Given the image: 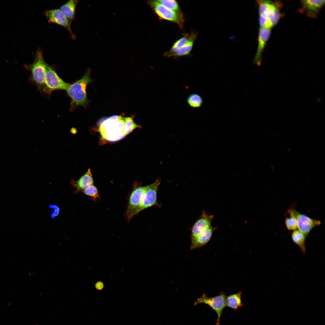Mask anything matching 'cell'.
I'll use <instances>...</instances> for the list:
<instances>
[{
    "label": "cell",
    "mask_w": 325,
    "mask_h": 325,
    "mask_svg": "<svg viewBox=\"0 0 325 325\" xmlns=\"http://www.w3.org/2000/svg\"><path fill=\"white\" fill-rule=\"evenodd\" d=\"M91 70L88 68L85 73L80 79L70 83L66 90L67 96L71 99L70 111L73 112L78 106H81L86 108L88 106L89 102L87 98L86 88L88 84L92 81L90 78Z\"/></svg>",
    "instance_id": "6da1fadb"
},
{
    "label": "cell",
    "mask_w": 325,
    "mask_h": 325,
    "mask_svg": "<svg viewBox=\"0 0 325 325\" xmlns=\"http://www.w3.org/2000/svg\"><path fill=\"white\" fill-rule=\"evenodd\" d=\"M259 23L260 27L271 29L278 22L282 16L283 5L279 1L258 0Z\"/></svg>",
    "instance_id": "7a4b0ae2"
},
{
    "label": "cell",
    "mask_w": 325,
    "mask_h": 325,
    "mask_svg": "<svg viewBox=\"0 0 325 325\" xmlns=\"http://www.w3.org/2000/svg\"><path fill=\"white\" fill-rule=\"evenodd\" d=\"M125 118L121 116L114 115L104 120L99 128L102 137L108 141H115L125 136L124 131Z\"/></svg>",
    "instance_id": "3957f363"
},
{
    "label": "cell",
    "mask_w": 325,
    "mask_h": 325,
    "mask_svg": "<svg viewBox=\"0 0 325 325\" xmlns=\"http://www.w3.org/2000/svg\"><path fill=\"white\" fill-rule=\"evenodd\" d=\"M46 64L43 58L42 49L39 48L33 63L24 67L30 71L31 80L41 93L49 95L45 81Z\"/></svg>",
    "instance_id": "277c9868"
},
{
    "label": "cell",
    "mask_w": 325,
    "mask_h": 325,
    "mask_svg": "<svg viewBox=\"0 0 325 325\" xmlns=\"http://www.w3.org/2000/svg\"><path fill=\"white\" fill-rule=\"evenodd\" d=\"M147 3L160 19L174 23L181 29L183 28L185 20L181 11H175L168 9L155 0L148 1Z\"/></svg>",
    "instance_id": "5b68a950"
},
{
    "label": "cell",
    "mask_w": 325,
    "mask_h": 325,
    "mask_svg": "<svg viewBox=\"0 0 325 325\" xmlns=\"http://www.w3.org/2000/svg\"><path fill=\"white\" fill-rule=\"evenodd\" d=\"M45 81L49 95L55 90H65L70 83L64 81L58 76L55 67L46 64Z\"/></svg>",
    "instance_id": "8992f818"
},
{
    "label": "cell",
    "mask_w": 325,
    "mask_h": 325,
    "mask_svg": "<svg viewBox=\"0 0 325 325\" xmlns=\"http://www.w3.org/2000/svg\"><path fill=\"white\" fill-rule=\"evenodd\" d=\"M227 296L223 292H221L219 294L215 296L209 297L206 294H203L200 298L195 301L194 305L203 303L210 306L216 312L217 315V319L216 322V325L220 324L221 316L226 306V299Z\"/></svg>",
    "instance_id": "52a82bcc"
},
{
    "label": "cell",
    "mask_w": 325,
    "mask_h": 325,
    "mask_svg": "<svg viewBox=\"0 0 325 325\" xmlns=\"http://www.w3.org/2000/svg\"><path fill=\"white\" fill-rule=\"evenodd\" d=\"M147 186L135 187L131 192L128 206L124 214L126 219L129 222L132 218L138 213V210L143 195Z\"/></svg>",
    "instance_id": "ba28073f"
},
{
    "label": "cell",
    "mask_w": 325,
    "mask_h": 325,
    "mask_svg": "<svg viewBox=\"0 0 325 325\" xmlns=\"http://www.w3.org/2000/svg\"><path fill=\"white\" fill-rule=\"evenodd\" d=\"M160 180L157 179L153 183L148 185L144 192L138 209V213L153 206H159L157 202V194Z\"/></svg>",
    "instance_id": "9c48e42d"
},
{
    "label": "cell",
    "mask_w": 325,
    "mask_h": 325,
    "mask_svg": "<svg viewBox=\"0 0 325 325\" xmlns=\"http://www.w3.org/2000/svg\"><path fill=\"white\" fill-rule=\"evenodd\" d=\"M44 14L48 22L61 25L66 29L70 34L73 39H76L71 28V22L67 18L59 9L46 10Z\"/></svg>",
    "instance_id": "30bf717a"
},
{
    "label": "cell",
    "mask_w": 325,
    "mask_h": 325,
    "mask_svg": "<svg viewBox=\"0 0 325 325\" xmlns=\"http://www.w3.org/2000/svg\"><path fill=\"white\" fill-rule=\"evenodd\" d=\"M324 0H303L300 1L301 8L299 11L305 14L308 17L316 18L319 14L320 11L324 5Z\"/></svg>",
    "instance_id": "8fae6325"
},
{
    "label": "cell",
    "mask_w": 325,
    "mask_h": 325,
    "mask_svg": "<svg viewBox=\"0 0 325 325\" xmlns=\"http://www.w3.org/2000/svg\"><path fill=\"white\" fill-rule=\"evenodd\" d=\"M271 34V29L260 27L258 38V48L253 60V63L260 66L262 62L263 51Z\"/></svg>",
    "instance_id": "7c38bea8"
},
{
    "label": "cell",
    "mask_w": 325,
    "mask_h": 325,
    "mask_svg": "<svg viewBox=\"0 0 325 325\" xmlns=\"http://www.w3.org/2000/svg\"><path fill=\"white\" fill-rule=\"evenodd\" d=\"M297 220V228L306 237L315 227L321 224L318 220L312 218L306 215L296 211Z\"/></svg>",
    "instance_id": "4fadbf2b"
},
{
    "label": "cell",
    "mask_w": 325,
    "mask_h": 325,
    "mask_svg": "<svg viewBox=\"0 0 325 325\" xmlns=\"http://www.w3.org/2000/svg\"><path fill=\"white\" fill-rule=\"evenodd\" d=\"M214 218L212 215L203 211L200 218L195 222L192 227L190 236L191 240H193L211 226V222Z\"/></svg>",
    "instance_id": "5bb4252c"
},
{
    "label": "cell",
    "mask_w": 325,
    "mask_h": 325,
    "mask_svg": "<svg viewBox=\"0 0 325 325\" xmlns=\"http://www.w3.org/2000/svg\"><path fill=\"white\" fill-rule=\"evenodd\" d=\"M217 229L212 225L191 240L190 248L191 250L200 248L205 245L210 240L213 232Z\"/></svg>",
    "instance_id": "9a60e30c"
},
{
    "label": "cell",
    "mask_w": 325,
    "mask_h": 325,
    "mask_svg": "<svg viewBox=\"0 0 325 325\" xmlns=\"http://www.w3.org/2000/svg\"><path fill=\"white\" fill-rule=\"evenodd\" d=\"M71 184L76 189L74 193L82 192L83 190L94 185V181L91 169H89L85 174L77 181L71 180Z\"/></svg>",
    "instance_id": "2e32d148"
},
{
    "label": "cell",
    "mask_w": 325,
    "mask_h": 325,
    "mask_svg": "<svg viewBox=\"0 0 325 325\" xmlns=\"http://www.w3.org/2000/svg\"><path fill=\"white\" fill-rule=\"evenodd\" d=\"M197 36V33L193 31H191L190 33H187L184 34L182 37L174 42L169 51L164 53V56L166 57L167 55L175 52L191 40L196 39Z\"/></svg>",
    "instance_id": "e0dca14e"
},
{
    "label": "cell",
    "mask_w": 325,
    "mask_h": 325,
    "mask_svg": "<svg viewBox=\"0 0 325 325\" xmlns=\"http://www.w3.org/2000/svg\"><path fill=\"white\" fill-rule=\"evenodd\" d=\"M79 2L78 0H70L59 8L71 23L74 19L76 9Z\"/></svg>",
    "instance_id": "ac0fdd59"
},
{
    "label": "cell",
    "mask_w": 325,
    "mask_h": 325,
    "mask_svg": "<svg viewBox=\"0 0 325 325\" xmlns=\"http://www.w3.org/2000/svg\"><path fill=\"white\" fill-rule=\"evenodd\" d=\"M293 204L288 209L285 223L287 229L289 231H294L297 228V220L296 215V206Z\"/></svg>",
    "instance_id": "d6986e66"
},
{
    "label": "cell",
    "mask_w": 325,
    "mask_h": 325,
    "mask_svg": "<svg viewBox=\"0 0 325 325\" xmlns=\"http://www.w3.org/2000/svg\"><path fill=\"white\" fill-rule=\"evenodd\" d=\"M242 293L240 291L236 293L227 296L226 306L235 311L239 309L243 306L242 301Z\"/></svg>",
    "instance_id": "ffe728a7"
},
{
    "label": "cell",
    "mask_w": 325,
    "mask_h": 325,
    "mask_svg": "<svg viewBox=\"0 0 325 325\" xmlns=\"http://www.w3.org/2000/svg\"><path fill=\"white\" fill-rule=\"evenodd\" d=\"M291 236L293 242L299 246L302 253L304 254H305V241L306 236L298 230L293 231L291 234Z\"/></svg>",
    "instance_id": "44dd1931"
},
{
    "label": "cell",
    "mask_w": 325,
    "mask_h": 325,
    "mask_svg": "<svg viewBox=\"0 0 325 325\" xmlns=\"http://www.w3.org/2000/svg\"><path fill=\"white\" fill-rule=\"evenodd\" d=\"M195 39H194L191 40L175 52L167 55L166 57L176 58L190 55Z\"/></svg>",
    "instance_id": "7402d4cb"
},
{
    "label": "cell",
    "mask_w": 325,
    "mask_h": 325,
    "mask_svg": "<svg viewBox=\"0 0 325 325\" xmlns=\"http://www.w3.org/2000/svg\"><path fill=\"white\" fill-rule=\"evenodd\" d=\"M187 101L188 104L193 108L200 107L203 103L202 97L199 94L196 93L190 94L187 98Z\"/></svg>",
    "instance_id": "603a6c76"
},
{
    "label": "cell",
    "mask_w": 325,
    "mask_h": 325,
    "mask_svg": "<svg viewBox=\"0 0 325 325\" xmlns=\"http://www.w3.org/2000/svg\"><path fill=\"white\" fill-rule=\"evenodd\" d=\"M157 3L170 10L177 12H181L178 2L175 0H155Z\"/></svg>",
    "instance_id": "cb8c5ba5"
},
{
    "label": "cell",
    "mask_w": 325,
    "mask_h": 325,
    "mask_svg": "<svg viewBox=\"0 0 325 325\" xmlns=\"http://www.w3.org/2000/svg\"><path fill=\"white\" fill-rule=\"evenodd\" d=\"M141 126L137 125L134 122L133 118L132 117H125L124 120V132L126 135L132 132L137 128H140Z\"/></svg>",
    "instance_id": "d4e9b609"
},
{
    "label": "cell",
    "mask_w": 325,
    "mask_h": 325,
    "mask_svg": "<svg viewBox=\"0 0 325 325\" xmlns=\"http://www.w3.org/2000/svg\"><path fill=\"white\" fill-rule=\"evenodd\" d=\"M85 194L91 197L94 201L100 198L99 193L97 188L94 185L82 191Z\"/></svg>",
    "instance_id": "484cf974"
},
{
    "label": "cell",
    "mask_w": 325,
    "mask_h": 325,
    "mask_svg": "<svg viewBox=\"0 0 325 325\" xmlns=\"http://www.w3.org/2000/svg\"><path fill=\"white\" fill-rule=\"evenodd\" d=\"M49 208L53 209L50 215L52 218H54L58 216L60 211V208L58 206L56 205L50 204L49 205Z\"/></svg>",
    "instance_id": "4316f807"
}]
</instances>
